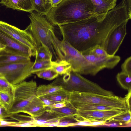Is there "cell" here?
I'll return each instance as SVG.
<instances>
[{
    "mask_svg": "<svg viewBox=\"0 0 131 131\" xmlns=\"http://www.w3.org/2000/svg\"><path fill=\"white\" fill-rule=\"evenodd\" d=\"M58 26L63 38L81 53L97 45L105 50L107 39L114 29L98 21L95 16Z\"/></svg>",
    "mask_w": 131,
    "mask_h": 131,
    "instance_id": "obj_1",
    "label": "cell"
},
{
    "mask_svg": "<svg viewBox=\"0 0 131 131\" xmlns=\"http://www.w3.org/2000/svg\"><path fill=\"white\" fill-rule=\"evenodd\" d=\"M30 23L26 29L32 34L38 47L43 45L50 50L53 61L64 60L61 41L56 35L53 25L39 13L31 12Z\"/></svg>",
    "mask_w": 131,
    "mask_h": 131,
    "instance_id": "obj_2",
    "label": "cell"
},
{
    "mask_svg": "<svg viewBox=\"0 0 131 131\" xmlns=\"http://www.w3.org/2000/svg\"><path fill=\"white\" fill-rule=\"evenodd\" d=\"M94 10L91 0H63L46 16L53 25L58 26L96 16Z\"/></svg>",
    "mask_w": 131,
    "mask_h": 131,
    "instance_id": "obj_3",
    "label": "cell"
},
{
    "mask_svg": "<svg viewBox=\"0 0 131 131\" xmlns=\"http://www.w3.org/2000/svg\"><path fill=\"white\" fill-rule=\"evenodd\" d=\"M65 103L66 106L81 104H95L128 110L125 97H122L115 95L107 96L72 91L70 92Z\"/></svg>",
    "mask_w": 131,
    "mask_h": 131,
    "instance_id": "obj_4",
    "label": "cell"
},
{
    "mask_svg": "<svg viewBox=\"0 0 131 131\" xmlns=\"http://www.w3.org/2000/svg\"><path fill=\"white\" fill-rule=\"evenodd\" d=\"M62 84L64 89L71 92L95 94L107 96H114L113 92L102 88L97 84L72 71L64 75Z\"/></svg>",
    "mask_w": 131,
    "mask_h": 131,
    "instance_id": "obj_5",
    "label": "cell"
},
{
    "mask_svg": "<svg viewBox=\"0 0 131 131\" xmlns=\"http://www.w3.org/2000/svg\"><path fill=\"white\" fill-rule=\"evenodd\" d=\"M36 82L33 80L24 81L13 85L12 92L13 100L11 108L6 111L9 115L24 113L26 107L36 95L37 88Z\"/></svg>",
    "mask_w": 131,
    "mask_h": 131,
    "instance_id": "obj_6",
    "label": "cell"
},
{
    "mask_svg": "<svg viewBox=\"0 0 131 131\" xmlns=\"http://www.w3.org/2000/svg\"><path fill=\"white\" fill-rule=\"evenodd\" d=\"M34 62L30 60L0 66V76L4 77L13 85L21 83L31 76Z\"/></svg>",
    "mask_w": 131,
    "mask_h": 131,
    "instance_id": "obj_7",
    "label": "cell"
},
{
    "mask_svg": "<svg viewBox=\"0 0 131 131\" xmlns=\"http://www.w3.org/2000/svg\"><path fill=\"white\" fill-rule=\"evenodd\" d=\"M61 43L64 60L71 64L72 71L81 75H88L90 64L83 54L64 39Z\"/></svg>",
    "mask_w": 131,
    "mask_h": 131,
    "instance_id": "obj_8",
    "label": "cell"
},
{
    "mask_svg": "<svg viewBox=\"0 0 131 131\" xmlns=\"http://www.w3.org/2000/svg\"><path fill=\"white\" fill-rule=\"evenodd\" d=\"M0 30L31 49L36 54L38 47L31 33L26 28L22 30L0 21Z\"/></svg>",
    "mask_w": 131,
    "mask_h": 131,
    "instance_id": "obj_9",
    "label": "cell"
},
{
    "mask_svg": "<svg viewBox=\"0 0 131 131\" xmlns=\"http://www.w3.org/2000/svg\"><path fill=\"white\" fill-rule=\"evenodd\" d=\"M83 55L90 64V75H95L103 69L113 68L121 60L119 56L115 55L102 56L88 54Z\"/></svg>",
    "mask_w": 131,
    "mask_h": 131,
    "instance_id": "obj_10",
    "label": "cell"
},
{
    "mask_svg": "<svg viewBox=\"0 0 131 131\" xmlns=\"http://www.w3.org/2000/svg\"><path fill=\"white\" fill-rule=\"evenodd\" d=\"M128 110L121 109L97 111H77L75 119L77 121H106L111 118L123 113Z\"/></svg>",
    "mask_w": 131,
    "mask_h": 131,
    "instance_id": "obj_11",
    "label": "cell"
},
{
    "mask_svg": "<svg viewBox=\"0 0 131 131\" xmlns=\"http://www.w3.org/2000/svg\"><path fill=\"white\" fill-rule=\"evenodd\" d=\"M128 22L126 21L116 27L110 35L105 48L108 55H115L118 50L127 34Z\"/></svg>",
    "mask_w": 131,
    "mask_h": 131,
    "instance_id": "obj_12",
    "label": "cell"
},
{
    "mask_svg": "<svg viewBox=\"0 0 131 131\" xmlns=\"http://www.w3.org/2000/svg\"><path fill=\"white\" fill-rule=\"evenodd\" d=\"M0 42L5 46L4 49L30 57L36 54L30 49L0 30Z\"/></svg>",
    "mask_w": 131,
    "mask_h": 131,
    "instance_id": "obj_13",
    "label": "cell"
},
{
    "mask_svg": "<svg viewBox=\"0 0 131 131\" xmlns=\"http://www.w3.org/2000/svg\"><path fill=\"white\" fill-rule=\"evenodd\" d=\"M94 8V14L99 22L102 21L106 14L116 5L114 0H91Z\"/></svg>",
    "mask_w": 131,
    "mask_h": 131,
    "instance_id": "obj_14",
    "label": "cell"
},
{
    "mask_svg": "<svg viewBox=\"0 0 131 131\" xmlns=\"http://www.w3.org/2000/svg\"><path fill=\"white\" fill-rule=\"evenodd\" d=\"M48 110L42 100L36 95L25 110L23 113L35 119Z\"/></svg>",
    "mask_w": 131,
    "mask_h": 131,
    "instance_id": "obj_15",
    "label": "cell"
},
{
    "mask_svg": "<svg viewBox=\"0 0 131 131\" xmlns=\"http://www.w3.org/2000/svg\"><path fill=\"white\" fill-rule=\"evenodd\" d=\"M0 4L14 10L30 13L34 10L31 0H1Z\"/></svg>",
    "mask_w": 131,
    "mask_h": 131,
    "instance_id": "obj_16",
    "label": "cell"
},
{
    "mask_svg": "<svg viewBox=\"0 0 131 131\" xmlns=\"http://www.w3.org/2000/svg\"><path fill=\"white\" fill-rule=\"evenodd\" d=\"M30 60L29 56L17 54L3 49L0 51V66L12 63Z\"/></svg>",
    "mask_w": 131,
    "mask_h": 131,
    "instance_id": "obj_17",
    "label": "cell"
},
{
    "mask_svg": "<svg viewBox=\"0 0 131 131\" xmlns=\"http://www.w3.org/2000/svg\"><path fill=\"white\" fill-rule=\"evenodd\" d=\"M62 78H59L50 84L39 85L36 89V95L39 97L64 89L62 84Z\"/></svg>",
    "mask_w": 131,
    "mask_h": 131,
    "instance_id": "obj_18",
    "label": "cell"
},
{
    "mask_svg": "<svg viewBox=\"0 0 131 131\" xmlns=\"http://www.w3.org/2000/svg\"><path fill=\"white\" fill-rule=\"evenodd\" d=\"M62 117L50 110H48L37 118L34 119L37 127L58 122Z\"/></svg>",
    "mask_w": 131,
    "mask_h": 131,
    "instance_id": "obj_19",
    "label": "cell"
},
{
    "mask_svg": "<svg viewBox=\"0 0 131 131\" xmlns=\"http://www.w3.org/2000/svg\"><path fill=\"white\" fill-rule=\"evenodd\" d=\"M66 106L75 109L77 111H97L119 109L107 106L95 104H81L69 105Z\"/></svg>",
    "mask_w": 131,
    "mask_h": 131,
    "instance_id": "obj_20",
    "label": "cell"
},
{
    "mask_svg": "<svg viewBox=\"0 0 131 131\" xmlns=\"http://www.w3.org/2000/svg\"><path fill=\"white\" fill-rule=\"evenodd\" d=\"M52 69L61 75L72 71L71 65L65 60L53 61Z\"/></svg>",
    "mask_w": 131,
    "mask_h": 131,
    "instance_id": "obj_21",
    "label": "cell"
},
{
    "mask_svg": "<svg viewBox=\"0 0 131 131\" xmlns=\"http://www.w3.org/2000/svg\"><path fill=\"white\" fill-rule=\"evenodd\" d=\"M13 100L11 91H0V107L4 108L6 111L12 107Z\"/></svg>",
    "mask_w": 131,
    "mask_h": 131,
    "instance_id": "obj_22",
    "label": "cell"
},
{
    "mask_svg": "<svg viewBox=\"0 0 131 131\" xmlns=\"http://www.w3.org/2000/svg\"><path fill=\"white\" fill-rule=\"evenodd\" d=\"M70 92L64 89L43 96L56 103L65 102Z\"/></svg>",
    "mask_w": 131,
    "mask_h": 131,
    "instance_id": "obj_23",
    "label": "cell"
},
{
    "mask_svg": "<svg viewBox=\"0 0 131 131\" xmlns=\"http://www.w3.org/2000/svg\"><path fill=\"white\" fill-rule=\"evenodd\" d=\"M35 62L50 60L52 61V54L49 48L43 45L38 46L37 49Z\"/></svg>",
    "mask_w": 131,
    "mask_h": 131,
    "instance_id": "obj_24",
    "label": "cell"
},
{
    "mask_svg": "<svg viewBox=\"0 0 131 131\" xmlns=\"http://www.w3.org/2000/svg\"><path fill=\"white\" fill-rule=\"evenodd\" d=\"M34 10L42 15H46L52 8L45 0H31Z\"/></svg>",
    "mask_w": 131,
    "mask_h": 131,
    "instance_id": "obj_25",
    "label": "cell"
},
{
    "mask_svg": "<svg viewBox=\"0 0 131 131\" xmlns=\"http://www.w3.org/2000/svg\"><path fill=\"white\" fill-rule=\"evenodd\" d=\"M117 81L123 89L131 90V75L122 72L118 73L116 76Z\"/></svg>",
    "mask_w": 131,
    "mask_h": 131,
    "instance_id": "obj_26",
    "label": "cell"
},
{
    "mask_svg": "<svg viewBox=\"0 0 131 131\" xmlns=\"http://www.w3.org/2000/svg\"><path fill=\"white\" fill-rule=\"evenodd\" d=\"M63 118L65 117H71L75 118L77 111L73 108L66 106L63 107L58 108H49Z\"/></svg>",
    "mask_w": 131,
    "mask_h": 131,
    "instance_id": "obj_27",
    "label": "cell"
},
{
    "mask_svg": "<svg viewBox=\"0 0 131 131\" xmlns=\"http://www.w3.org/2000/svg\"><path fill=\"white\" fill-rule=\"evenodd\" d=\"M53 61L45 60L37 62H34L31 70L32 74L43 70L52 68Z\"/></svg>",
    "mask_w": 131,
    "mask_h": 131,
    "instance_id": "obj_28",
    "label": "cell"
},
{
    "mask_svg": "<svg viewBox=\"0 0 131 131\" xmlns=\"http://www.w3.org/2000/svg\"><path fill=\"white\" fill-rule=\"evenodd\" d=\"M131 112L128 110L112 117L106 123L112 122H124L126 124L131 122Z\"/></svg>",
    "mask_w": 131,
    "mask_h": 131,
    "instance_id": "obj_29",
    "label": "cell"
},
{
    "mask_svg": "<svg viewBox=\"0 0 131 131\" xmlns=\"http://www.w3.org/2000/svg\"><path fill=\"white\" fill-rule=\"evenodd\" d=\"M37 77L48 80H51L57 78L59 74L53 69H50L36 73Z\"/></svg>",
    "mask_w": 131,
    "mask_h": 131,
    "instance_id": "obj_30",
    "label": "cell"
},
{
    "mask_svg": "<svg viewBox=\"0 0 131 131\" xmlns=\"http://www.w3.org/2000/svg\"><path fill=\"white\" fill-rule=\"evenodd\" d=\"M84 54H90L97 56H102L108 55L104 49L101 46L97 45L88 51L82 53Z\"/></svg>",
    "mask_w": 131,
    "mask_h": 131,
    "instance_id": "obj_31",
    "label": "cell"
},
{
    "mask_svg": "<svg viewBox=\"0 0 131 131\" xmlns=\"http://www.w3.org/2000/svg\"><path fill=\"white\" fill-rule=\"evenodd\" d=\"M77 122L75 117H64L57 123L58 127H70L72 124Z\"/></svg>",
    "mask_w": 131,
    "mask_h": 131,
    "instance_id": "obj_32",
    "label": "cell"
},
{
    "mask_svg": "<svg viewBox=\"0 0 131 131\" xmlns=\"http://www.w3.org/2000/svg\"><path fill=\"white\" fill-rule=\"evenodd\" d=\"M13 85L4 77L0 76V91H11Z\"/></svg>",
    "mask_w": 131,
    "mask_h": 131,
    "instance_id": "obj_33",
    "label": "cell"
},
{
    "mask_svg": "<svg viewBox=\"0 0 131 131\" xmlns=\"http://www.w3.org/2000/svg\"><path fill=\"white\" fill-rule=\"evenodd\" d=\"M122 72L131 75V57L127 58L122 64Z\"/></svg>",
    "mask_w": 131,
    "mask_h": 131,
    "instance_id": "obj_34",
    "label": "cell"
},
{
    "mask_svg": "<svg viewBox=\"0 0 131 131\" xmlns=\"http://www.w3.org/2000/svg\"><path fill=\"white\" fill-rule=\"evenodd\" d=\"M93 121L88 120H83L77 121L72 124L70 126H93Z\"/></svg>",
    "mask_w": 131,
    "mask_h": 131,
    "instance_id": "obj_35",
    "label": "cell"
},
{
    "mask_svg": "<svg viewBox=\"0 0 131 131\" xmlns=\"http://www.w3.org/2000/svg\"><path fill=\"white\" fill-rule=\"evenodd\" d=\"M131 90L128 91V93L125 97L126 102L128 110L131 111Z\"/></svg>",
    "mask_w": 131,
    "mask_h": 131,
    "instance_id": "obj_36",
    "label": "cell"
},
{
    "mask_svg": "<svg viewBox=\"0 0 131 131\" xmlns=\"http://www.w3.org/2000/svg\"><path fill=\"white\" fill-rule=\"evenodd\" d=\"M39 98L43 101L46 107L49 106L57 103L56 102L52 101L44 96L40 97Z\"/></svg>",
    "mask_w": 131,
    "mask_h": 131,
    "instance_id": "obj_37",
    "label": "cell"
},
{
    "mask_svg": "<svg viewBox=\"0 0 131 131\" xmlns=\"http://www.w3.org/2000/svg\"><path fill=\"white\" fill-rule=\"evenodd\" d=\"M66 106L64 102H57L53 105L46 107L49 108H58L63 107Z\"/></svg>",
    "mask_w": 131,
    "mask_h": 131,
    "instance_id": "obj_38",
    "label": "cell"
},
{
    "mask_svg": "<svg viewBox=\"0 0 131 131\" xmlns=\"http://www.w3.org/2000/svg\"><path fill=\"white\" fill-rule=\"evenodd\" d=\"M63 0H50V4L52 8L56 7Z\"/></svg>",
    "mask_w": 131,
    "mask_h": 131,
    "instance_id": "obj_39",
    "label": "cell"
},
{
    "mask_svg": "<svg viewBox=\"0 0 131 131\" xmlns=\"http://www.w3.org/2000/svg\"><path fill=\"white\" fill-rule=\"evenodd\" d=\"M5 48V46L0 42V51L4 49Z\"/></svg>",
    "mask_w": 131,
    "mask_h": 131,
    "instance_id": "obj_40",
    "label": "cell"
},
{
    "mask_svg": "<svg viewBox=\"0 0 131 131\" xmlns=\"http://www.w3.org/2000/svg\"><path fill=\"white\" fill-rule=\"evenodd\" d=\"M50 0H45V2L47 4L51 6L50 4Z\"/></svg>",
    "mask_w": 131,
    "mask_h": 131,
    "instance_id": "obj_41",
    "label": "cell"
},
{
    "mask_svg": "<svg viewBox=\"0 0 131 131\" xmlns=\"http://www.w3.org/2000/svg\"><path fill=\"white\" fill-rule=\"evenodd\" d=\"M115 0V1H116V0Z\"/></svg>",
    "mask_w": 131,
    "mask_h": 131,
    "instance_id": "obj_42",
    "label": "cell"
}]
</instances>
